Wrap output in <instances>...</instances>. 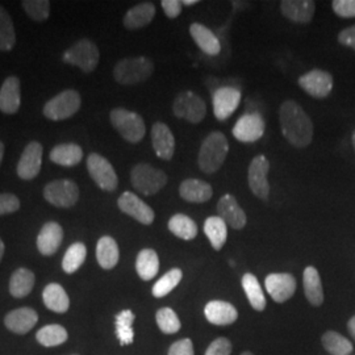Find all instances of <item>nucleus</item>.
<instances>
[{"instance_id": "2f4dec72", "label": "nucleus", "mask_w": 355, "mask_h": 355, "mask_svg": "<svg viewBox=\"0 0 355 355\" xmlns=\"http://www.w3.org/2000/svg\"><path fill=\"white\" fill-rule=\"evenodd\" d=\"M204 233L215 250H221L228 239V225L218 216H211L204 223Z\"/></svg>"}, {"instance_id": "3c124183", "label": "nucleus", "mask_w": 355, "mask_h": 355, "mask_svg": "<svg viewBox=\"0 0 355 355\" xmlns=\"http://www.w3.org/2000/svg\"><path fill=\"white\" fill-rule=\"evenodd\" d=\"M338 41L340 44H343V46L352 48L355 51V26L343 29V32L338 35Z\"/></svg>"}, {"instance_id": "5701e85b", "label": "nucleus", "mask_w": 355, "mask_h": 355, "mask_svg": "<svg viewBox=\"0 0 355 355\" xmlns=\"http://www.w3.org/2000/svg\"><path fill=\"white\" fill-rule=\"evenodd\" d=\"M204 315L208 320V322L218 325V327H227L233 324L239 318V312L236 306L228 302L223 300H212L204 308Z\"/></svg>"}, {"instance_id": "ddd939ff", "label": "nucleus", "mask_w": 355, "mask_h": 355, "mask_svg": "<svg viewBox=\"0 0 355 355\" xmlns=\"http://www.w3.org/2000/svg\"><path fill=\"white\" fill-rule=\"evenodd\" d=\"M266 123L259 114H246L239 119L232 129L233 136L241 142H255L265 135Z\"/></svg>"}, {"instance_id": "09e8293b", "label": "nucleus", "mask_w": 355, "mask_h": 355, "mask_svg": "<svg viewBox=\"0 0 355 355\" xmlns=\"http://www.w3.org/2000/svg\"><path fill=\"white\" fill-rule=\"evenodd\" d=\"M168 355H195L193 343L190 338H183L173 343L168 349Z\"/></svg>"}, {"instance_id": "2eb2a0df", "label": "nucleus", "mask_w": 355, "mask_h": 355, "mask_svg": "<svg viewBox=\"0 0 355 355\" xmlns=\"http://www.w3.org/2000/svg\"><path fill=\"white\" fill-rule=\"evenodd\" d=\"M299 86L313 98L324 99L333 89V76L324 70L315 69L299 78Z\"/></svg>"}, {"instance_id": "a211bd4d", "label": "nucleus", "mask_w": 355, "mask_h": 355, "mask_svg": "<svg viewBox=\"0 0 355 355\" xmlns=\"http://www.w3.org/2000/svg\"><path fill=\"white\" fill-rule=\"evenodd\" d=\"M217 214L230 228L240 230L246 225V215L237 199L230 193H225L220 198L217 203Z\"/></svg>"}, {"instance_id": "9d476101", "label": "nucleus", "mask_w": 355, "mask_h": 355, "mask_svg": "<svg viewBox=\"0 0 355 355\" xmlns=\"http://www.w3.org/2000/svg\"><path fill=\"white\" fill-rule=\"evenodd\" d=\"M87 170L91 179L104 191H112L119 186V178L112 164L98 153L89 154L87 158Z\"/></svg>"}, {"instance_id": "4be33fe9", "label": "nucleus", "mask_w": 355, "mask_h": 355, "mask_svg": "<svg viewBox=\"0 0 355 355\" xmlns=\"http://www.w3.org/2000/svg\"><path fill=\"white\" fill-rule=\"evenodd\" d=\"M64 240V229L55 223H46L38 233L37 249L40 253L45 257H49L57 253Z\"/></svg>"}, {"instance_id": "bb28decb", "label": "nucleus", "mask_w": 355, "mask_h": 355, "mask_svg": "<svg viewBox=\"0 0 355 355\" xmlns=\"http://www.w3.org/2000/svg\"><path fill=\"white\" fill-rule=\"evenodd\" d=\"M191 37L196 42V45L208 55H217L221 51V44L215 33L199 23H193L190 26Z\"/></svg>"}, {"instance_id": "c756f323", "label": "nucleus", "mask_w": 355, "mask_h": 355, "mask_svg": "<svg viewBox=\"0 0 355 355\" xmlns=\"http://www.w3.org/2000/svg\"><path fill=\"white\" fill-rule=\"evenodd\" d=\"M303 286L305 297L311 304L320 306L324 303V290L318 268L313 266L305 267L303 272Z\"/></svg>"}, {"instance_id": "473e14b6", "label": "nucleus", "mask_w": 355, "mask_h": 355, "mask_svg": "<svg viewBox=\"0 0 355 355\" xmlns=\"http://www.w3.org/2000/svg\"><path fill=\"white\" fill-rule=\"evenodd\" d=\"M35 274L26 267L17 268L10 279V293L13 297L21 299L28 296L35 287Z\"/></svg>"}, {"instance_id": "79ce46f5", "label": "nucleus", "mask_w": 355, "mask_h": 355, "mask_svg": "<svg viewBox=\"0 0 355 355\" xmlns=\"http://www.w3.org/2000/svg\"><path fill=\"white\" fill-rule=\"evenodd\" d=\"M182 278H183V272L180 268H177V267L171 268L161 279L157 280V283L153 286V296L154 297H165L166 295H168L177 287Z\"/></svg>"}, {"instance_id": "4c0bfd02", "label": "nucleus", "mask_w": 355, "mask_h": 355, "mask_svg": "<svg viewBox=\"0 0 355 355\" xmlns=\"http://www.w3.org/2000/svg\"><path fill=\"white\" fill-rule=\"evenodd\" d=\"M321 343L324 349L331 355H350L353 353V343L333 330L324 333Z\"/></svg>"}, {"instance_id": "aec40b11", "label": "nucleus", "mask_w": 355, "mask_h": 355, "mask_svg": "<svg viewBox=\"0 0 355 355\" xmlns=\"http://www.w3.org/2000/svg\"><path fill=\"white\" fill-rule=\"evenodd\" d=\"M153 149L164 161H170L175 153V139L170 128L164 123H155L152 127Z\"/></svg>"}, {"instance_id": "9b49d317", "label": "nucleus", "mask_w": 355, "mask_h": 355, "mask_svg": "<svg viewBox=\"0 0 355 355\" xmlns=\"http://www.w3.org/2000/svg\"><path fill=\"white\" fill-rule=\"evenodd\" d=\"M270 171V162L265 155H257L253 158L252 164L249 166V187L254 195L266 202L270 196V184L267 180V174Z\"/></svg>"}, {"instance_id": "f8f14e48", "label": "nucleus", "mask_w": 355, "mask_h": 355, "mask_svg": "<svg viewBox=\"0 0 355 355\" xmlns=\"http://www.w3.org/2000/svg\"><path fill=\"white\" fill-rule=\"evenodd\" d=\"M117 205L121 212L133 217L144 225H150L154 221V211L133 192H123L117 200Z\"/></svg>"}, {"instance_id": "603ef678", "label": "nucleus", "mask_w": 355, "mask_h": 355, "mask_svg": "<svg viewBox=\"0 0 355 355\" xmlns=\"http://www.w3.org/2000/svg\"><path fill=\"white\" fill-rule=\"evenodd\" d=\"M347 329H349L350 334L353 336V338L355 340V316L347 322Z\"/></svg>"}, {"instance_id": "39448f33", "label": "nucleus", "mask_w": 355, "mask_h": 355, "mask_svg": "<svg viewBox=\"0 0 355 355\" xmlns=\"http://www.w3.org/2000/svg\"><path fill=\"white\" fill-rule=\"evenodd\" d=\"M167 174L149 164H139L130 171L132 186L142 195L153 196L167 184Z\"/></svg>"}, {"instance_id": "49530a36", "label": "nucleus", "mask_w": 355, "mask_h": 355, "mask_svg": "<svg viewBox=\"0 0 355 355\" xmlns=\"http://www.w3.org/2000/svg\"><path fill=\"white\" fill-rule=\"evenodd\" d=\"M333 11L340 17H355V0H334L331 3Z\"/></svg>"}, {"instance_id": "7c9ffc66", "label": "nucleus", "mask_w": 355, "mask_h": 355, "mask_svg": "<svg viewBox=\"0 0 355 355\" xmlns=\"http://www.w3.org/2000/svg\"><path fill=\"white\" fill-rule=\"evenodd\" d=\"M96 259L104 270H112L120 259L119 245L111 236H103L96 245Z\"/></svg>"}, {"instance_id": "13d9d810", "label": "nucleus", "mask_w": 355, "mask_h": 355, "mask_svg": "<svg viewBox=\"0 0 355 355\" xmlns=\"http://www.w3.org/2000/svg\"><path fill=\"white\" fill-rule=\"evenodd\" d=\"M353 145H354V148H355V130H354V135H353Z\"/></svg>"}, {"instance_id": "6e6d98bb", "label": "nucleus", "mask_w": 355, "mask_h": 355, "mask_svg": "<svg viewBox=\"0 0 355 355\" xmlns=\"http://www.w3.org/2000/svg\"><path fill=\"white\" fill-rule=\"evenodd\" d=\"M4 242L1 241V239H0V262H1V258H3V255H4Z\"/></svg>"}, {"instance_id": "393cba45", "label": "nucleus", "mask_w": 355, "mask_h": 355, "mask_svg": "<svg viewBox=\"0 0 355 355\" xmlns=\"http://www.w3.org/2000/svg\"><path fill=\"white\" fill-rule=\"evenodd\" d=\"M179 195L189 203H205L212 198L214 190L212 186L204 180L186 179L179 186Z\"/></svg>"}, {"instance_id": "a18cd8bd", "label": "nucleus", "mask_w": 355, "mask_h": 355, "mask_svg": "<svg viewBox=\"0 0 355 355\" xmlns=\"http://www.w3.org/2000/svg\"><path fill=\"white\" fill-rule=\"evenodd\" d=\"M20 209V200L13 193H0V216L10 215Z\"/></svg>"}, {"instance_id": "c85d7f7f", "label": "nucleus", "mask_w": 355, "mask_h": 355, "mask_svg": "<svg viewBox=\"0 0 355 355\" xmlns=\"http://www.w3.org/2000/svg\"><path fill=\"white\" fill-rule=\"evenodd\" d=\"M42 300L45 306L55 313H64L70 308L69 295L58 283H51L44 288Z\"/></svg>"}, {"instance_id": "7ed1b4c3", "label": "nucleus", "mask_w": 355, "mask_h": 355, "mask_svg": "<svg viewBox=\"0 0 355 355\" xmlns=\"http://www.w3.org/2000/svg\"><path fill=\"white\" fill-rule=\"evenodd\" d=\"M154 64L146 57H130L119 61L114 69V80L124 86L142 83L152 76Z\"/></svg>"}, {"instance_id": "f03ea898", "label": "nucleus", "mask_w": 355, "mask_h": 355, "mask_svg": "<svg viewBox=\"0 0 355 355\" xmlns=\"http://www.w3.org/2000/svg\"><path fill=\"white\" fill-rule=\"evenodd\" d=\"M229 152V142L221 132H212L203 141L198 164L205 174H214L224 165Z\"/></svg>"}, {"instance_id": "72a5a7b5", "label": "nucleus", "mask_w": 355, "mask_h": 355, "mask_svg": "<svg viewBox=\"0 0 355 355\" xmlns=\"http://www.w3.org/2000/svg\"><path fill=\"white\" fill-rule=\"evenodd\" d=\"M136 271L145 282L154 279L159 271V258L157 252L153 249H142L136 259Z\"/></svg>"}, {"instance_id": "5fc2aeb1", "label": "nucleus", "mask_w": 355, "mask_h": 355, "mask_svg": "<svg viewBox=\"0 0 355 355\" xmlns=\"http://www.w3.org/2000/svg\"><path fill=\"white\" fill-rule=\"evenodd\" d=\"M3 155H4V144L0 141V165L3 161Z\"/></svg>"}, {"instance_id": "a878e982", "label": "nucleus", "mask_w": 355, "mask_h": 355, "mask_svg": "<svg viewBox=\"0 0 355 355\" xmlns=\"http://www.w3.org/2000/svg\"><path fill=\"white\" fill-rule=\"evenodd\" d=\"M154 16H155V6L150 1H145L132 7L125 13L123 23L129 31H136L150 24Z\"/></svg>"}, {"instance_id": "e433bc0d", "label": "nucleus", "mask_w": 355, "mask_h": 355, "mask_svg": "<svg viewBox=\"0 0 355 355\" xmlns=\"http://www.w3.org/2000/svg\"><path fill=\"white\" fill-rule=\"evenodd\" d=\"M135 313L130 309H124L116 316V336L123 346L133 343L135 340V330H133V322H135Z\"/></svg>"}, {"instance_id": "cd10ccee", "label": "nucleus", "mask_w": 355, "mask_h": 355, "mask_svg": "<svg viewBox=\"0 0 355 355\" xmlns=\"http://www.w3.org/2000/svg\"><path fill=\"white\" fill-rule=\"evenodd\" d=\"M51 162L64 167H74L83 159V150L76 144H61L51 149Z\"/></svg>"}, {"instance_id": "f704fd0d", "label": "nucleus", "mask_w": 355, "mask_h": 355, "mask_svg": "<svg viewBox=\"0 0 355 355\" xmlns=\"http://www.w3.org/2000/svg\"><path fill=\"white\" fill-rule=\"evenodd\" d=\"M241 284L250 305L255 311L262 312L266 308L267 302L263 290L257 279V277L248 272L242 277Z\"/></svg>"}, {"instance_id": "a19ab883", "label": "nucleus", "mask_w": 355, "mask_h": 355, "mask_svg": "<svg viewBox=\"0 0 355 355\" xmlns=\"http://www.w3.org/2000/svg\"><path fill=\"white\" fill-rule=\"evenodd\" d=\"M16 44V32L12 17L0 6V51H11Z\"/></svg>"}, {"instance_id": "f257e3e1", "label": "nucleus", "mask_w": 355, "mask_h": 355, "mask_svg": "<svg viewBox=\"0 0 355 355\" xmlns=\"http://www.w3.org/2000/svg\"><path fill=\"white\" fill-rule=\"evenodd\" d=\"M280 128L284 139L295 148H305L313 139V123L300 104L286 101L279 110Z\"/></svg>"}, {"instance_id": "dca6fc26", "label": "nucleus", "mask_w": 355, "mask_h": 355, "mask_svg": "<svg viewBox=\"0 0 355 355\" xmlns=\"http://www.w3.org/2000/svg\"><path fill=\"white\" fill-rule=\"evenodd\" d=\"M241 103V91L234 87H221L214 94V114L217 120L225 121L236 112Z\"/></svg>"}, {"instance_id": "58836bf2", "label": "nucleus", "mask_w": 355, "mask_h": 355, "mask_svg": "<svg viewBox=\"0 0 355 355\" xmlns=\"http://www.w3.org/2000/svg\"><path fill=\"white\" fill-rule=\"evenodd\" d=\"M87 257V248L82 242L73 243L64 253L62 268L66 274H74L85 263Z\"/></svg>"}, {"instance_id": "c03bdc74", "label": "nucleus", "mask_w": 355, "mask_h": 355, "mask_svg": "<svg viewBox=\"0 0 355 355\" xmlns=\"http://www.w3.org/2000/svg\"><path fill=\"white\" fill-rule=\"evenodd\" d=\"M23 8L26 15L35 21H45L51 15V1L49 0H24Z\"/></svg>"}, {"instance_id": "1a4fd4ad", "label": "nucleus", "mask_w": 355, "mask_h": 355, "mask_svg": "<svg viewBox=\"0 0 355 355\" xmlns=\"http://www.w3.org/2000/svg\"><path fill=\"white\" fill-rule=\"evenodd\" d=\"M173 112L178 119L187 120L192 124L202 123L207 114L205 103L200 96L191 91L180 92L173 104Z\"/></svg>"}, {"instance_id": "4d7b16f0", "label": "nucleus", "mask_w": 355, "mask_h": 355, "mask_svg": "<svg viewBox=\"0 0 355 355\" xmlns=\"http://www.w3.org/2000/svg\"><path fill=\"white\" fill-rule=\"evenodd\" d=\"M241 355H254L253 353H250V352H243Z\"/></svg>"}, {"instance_id": "c9c22d12", "label": "nucleus", "mask_w": 355, "mask_h": 355, "mask_svg": "<svg viewBox=\"0 0 355 355\" xmlns=\"http://www.w3.org/2000/svg\"><path fill=\"white\" fill-rule=\"evenodd\" d=\"M167 227H168V230L180 240L191 241L198 236L196 223L191 217L183 215V214H177V215L173 216L168 220Z\"/></svg>"}, {"instance_id": "0eeeda50", "label": "nucleus", "mask_w": 355, "mask_h": 355, "mask_svg": "<svg viewBox=\"0 0 355 355\" xmlns=\"http://www.w3.org/2000/svg\"><path fill=\"white\" fill-rule=\"evenodd\" d=\"M82 104L80 94L76 89H64L44 105V114L51 121H62L79 111Z\"/></svg>"}, {"instance_id": "8fccbe9b", "label": "nucleus", "mask_w": 355, "mask_h": 355, "mask_svg": "<svg viewBox=\"0 0 355 355\" xmlns=\"http://www.w3.org/2000/svg\"><path fill=\"white\" fill-rule=\"evenodd\" d=\"M161 6L168 19H175L182 12V1L179 0H162Z\"/></svg>"}, {"instance_id": "de8ad7c7", "label": "nucleus", "mask_w": 355, "mask_h": 355, "mask_svg": "<svg viewBox=\"0 0 355 355\" xmlns=\"http://www.w3.org/2000/svg\"><path fill=\"white\" fill-rule=\"evenodd\" d=\"M232 353V343L225 337L216 338L205 352V355H230Z\"/></svg>"}, {"instance_id": "f3484780", "label": "nucleus", "mask_w": 355, "mask_h": 355, "mask_svg": "<svg viewBox=\"0 0 355 355\" xmlns=\"http://www.w3.org/2000/svg\"><path fill=\"white\" fill-rule=\"evenodd\" d=\"M265 286L274 302L284 303L290 300L296 291V279L288 272H277L267 275Z\"/></svg>"}, {"instance_id": "412c9836", "label": "nucleus", "mask_w": 355, "mask_h": 355, "mask_svg": "<svg viewBox=\"0 0 355 355\" xmlns=\"http://www.w3.org/2000/svg\"><path fill=\"white\" fill-rule=\"evenodd\" d=\"M37 321V312L32 308L23 306L8 312L4 318V325L16 334H26L35 328Z\"/></svg>"}, {"instance_id": "37998d69", "label": "nucleus", "mask_w": 355, "mask_h": 355, "mask_svg": "<svg viewBox=\"0 0 355 355\" xmlns=\"http://www.w3.org/2000/svg\"><path fill=\"white\" fill-rule=\"evenodd\" d=\"M157 325L165 334H175L182 328V322L171 308H161L155 313Z\"/></svg>"}, {"instance_id": "b1692460", "label": "nucleus", "mask_w": 355, "mask_h": 355, "mask_svg": "<svg viewBox=\"0 0 355 355\" xmlns=\"http://www.w3.org/2000/svg\"><path fill=\"white\" fill-rule=\"evenodd\" d=\"M283 16L295 23H309L316 11V3L312 0H283L280 3Z\"/></svg>"}, {"instance_id": "423d86ee", "label": "nucleus", "mask_w": 355, "mask_h": 355, "mask_svg": "<svg viewBox=\"0 0 355 355\" xmlns=\"http://www.w3.org/2000/svg\"><path fill=\"white\" fill-rule=\"evenodd\" d=\"M62 60L66 64L78 66L83 73H92L99 64L101 53L89 38H82L64 51Z\"/></svg>"}, {"instance_id": "864d4df0", "label": "nucleus", "mask_w": 355, "mask_h": 355, "mask_svg": "<svg viewBox=\"0 0 355 355\" xmlns=\"http://www.w3.org/2000/svg\"><path fill=\"white\" fill-rule=\"evenodd\" d=\"M196 3H199V1H198V0H183V1H182V4H183V6H187V7H191V6L196 4Z\"/></svg>"}, {"instance_id": "6e6552de", "label": "nucleus", "mask_w": 355, "mask_h": 355, "mask_svg": "<svg viewBox=\"0 0 355 355\" xmlns=\"http://www.w3.org/2000/svg\"><path fill=\"white\" fill-rule=\"evenodd\" d=\"M44 198L54 207L71 208L79 200V187L70 179L53 180L45 186Z\"/></svg>"}, {"instance_id": "4468645a", "label": "nucleus", "mask_w": 355, "mask_h": 355, "mask_svg": "<svg viewBox=\"0 0 355 355\" xmlns=\"http://www.w3.org/2000/svg\"><path fill=\"white\" fill-rule=\"evenodd\" d=\"M44 148L38 141H31L21 154L17 164V175L24 180L37 177L42 166Z\"/></svg>"}, {"instance_id": "6ab92c4d", "label": "nucleus", "mask_w": 355, "mask_h": 355, "mask_svg": "<svg viewBox=\"0 0 355 355\" xmlns=\"http://www.w3.org/2000/svg\"><path fill=\"white\" fill-rule=\"evenodd\" d=\"M21 105V83L17 76L4 79L0 87V111L6 114H15Z\"/></svg>"}, {"instance_id": "ea45409f", "label": "nucleus", "mask_w": 355, "mask_h": 355, "mask_svg": "<svg viewBox=\"0 0 355 355\" xmlns=\"http://www.w3.org/2000/svg\"><path fill=\"white\" fill-rule=\"evenodd\" d=\"M67 338H69L67 330L57 324L46 325L38 330L37 334H36L37 343H41L45 347H54V346L62 345L67 341Z\"/></svg>"}, {"instance_id": "20e7f679", "label": "nucleus", "mask_w": 355, "mask_h": 355, "mask_svg": "<svg viewBox=\"0 0 355 355\" xmlns=\"http://www.w3.org/2000/svg\"><path fill=\"white\" fill-rule=\"evenodd\" d=\"M110 119L119 135L128 142L137 144L145 137L146 127L140 114L125 108H114L110 114Z\"/></svg>"}]
</instances>
